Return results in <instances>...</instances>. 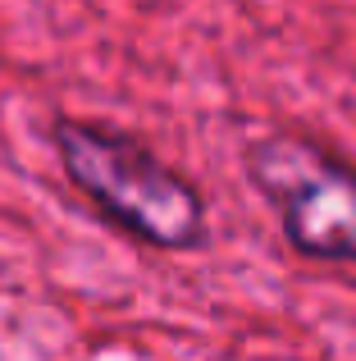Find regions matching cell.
<instances>
[{"label":"cell","mask_w":356,"mask_h":361,"mask_svg":"<svg viewBox=\"0 0 356 361\" xmlns=\"http://www.w3.org/2000/svg\"><path fill=\"white\" fill-rule=\"evenodd\" d=\"M51 147L69 188L128 243L155 252H201L210 243L205 197L196 183L133 133L101 119L55 115Z\"/></svg>","instance_id":"1"},{"label":"cell","mask_w":356,"mask_h":361,"mask_svg":"<svg viewBox=\"0 0 356 361\" xmlns=\"http://www.w3.org/2000/svg\"><path fill=\"white\" fill-rule=\"evenodd\" d=\"M251 188L279 215L293 252L356 265V165L297 133H265L242 151Z\"/></svg>","instance_id":"2"}]
</instances>
